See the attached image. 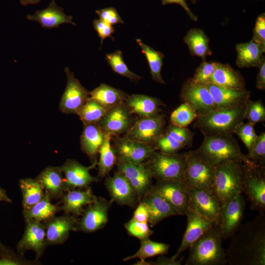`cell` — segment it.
<instances>
[{"label":"cell","mask_w":265,"mask_h":265,"mask_svg":"<svg viewBox=\"0 0 265 265\" xmlns=\"http://www.w3.org/2000/svg\"><path fill=\"white\" fill-rule=\"evenodd\" d=\"M225 251L230 265H265V216L259 214L239 227Z\"/></svg>","instance_id":"obj_1"},{"label":"cell","mask_w":265,"mask_h":265,"mask_svg":"<svg viewBox=\"0 0 265 265\" xmlns=\"http://www.w3.org/2000/svg\"><path fill=\"white\" fill-rule=\"evenodd\" d=\"M195 151L214 167L229 161H240L248 166L256 165L241 152L232 135L205 134L201 146Z\"/></svg>","instance_id":"obj_2"},{"label":"cell","mask_w":265,"mask_h":265,"mask_svg":"<svg viewBox=\"0 0 265 265\" xmlns=\"http://www.w3.org/2000/svg\"><path fill=\"white\" fill-rule=\"evenodd\" d=\"M223 239L220 230L215 223L190 246L185 265L226 264Z\"/></svg>","instance_id":"obj_3"},{"label":"cell","mask_w":265,"mask_h":265,"mask_svg":"<svg viewBox=\"0 0 265 265\" xmlns=\"http://www.w3.org/2000/svg\"><path fill=\"white\" fill-rule=\"evenodd\" d=\"M245 105L214 108L198 116L194 125L204 135H232L236 127L244 119Z\"/></svg>","instance_id":"obj_4"},{"label":"cell","mask_w":265,"mask_h":265,"mask_svg":"<svg viewBox=\"0 0 265 265\" xmlns=\"http://www.w3.org/2000/svg\"><path fill=\"white\" fill-rule=\"evenodd\" d=\"M244 164L229 161L215 167L213 194L220 206L243 192Z\"/></svg>","instance_id":"obj_5"},{"label":"cell","mask_w":265,"mask_h":265,"mask_svg":"<svg viewBox=\"0 0 265 265\" xmlns=\"http://www.w3.org/2000/svg\"><path fill=\"white\" fill-rule=\"evenodd\" d=\"M143 163L153 178L158 180H173L183 182L186 168V153L166 154L155 151Z\"/></svg>","instance_id":"obj_6"},{"label":"cell","mask_w":265,"mask_h":265,"mask_svg":"<svg viewBox=\"0 0 265 265\" xmlns=\"http://www.w3.org/2000/svg\"><path fill=\"white\" fill-rule=\"evenodd\" d=\"M186 168L183 182L213 194L215 167L201 158L195 151L186 153Z\"/></svg>","instance_id":"obj_7"},{"label":"cell","mask_w":265,"mask_h":265,"mask_svg":"<svg viewBox=\"0 0 265 265\" xmlns=\"http://www.w3.org/2000/svg\"><path fill=\"white\" fill-rule=\"evenodd\" d=\"M243 192L248 198L252 210L259 214L265 210V167L244 164Z\"/></svg>","instance_id":"obj_8"},{"label":"cell","mask_w":265,"mask_h":265,"mask_svg":"<svg viewBox=\"0 0 265 265\" xmlns=\"http://www.w3.org/2000/svg\"><path fill=\"white\" fill-rule=\"evenodd\" d=\"M245 201L239 194L220 206L219 216L215 223L223 239L232 237L241 226L244 217Z\"/></svg>","instance_id":"obj_9"},{"label":"cell","mask_w":265,"mask_h":265,"mask_svg":"<svg viewBox=\"0 0 265 265\" xmlns=\"http://www.w3.org/2000/svg\"><path fill=\"white\" fill-rule=\"evenodd\" d=\"M115 165L129 181L139 201L152 188V177L143 163H133L116 159Z\"/></svg>","instance_id":"obj_10"},{"label":"cell","mask_w":265,"mask_h":265,"mask_svg":"<svg viewBox=\"0 0 265 265\" xmlns=\"http://www.w3.org/2000/svg\"><path fill=\"white\" fill-rule=\"evenodd\" d=\"M112 203L104 198L96 196L82 212L78 220V231L92 233L105 226L108 221V212Z\"/></svg>","instance_id":"obj_11"},{"label":"cell","mask_w":265,"mask_h":265,"mask_svg":"<svg viewBox=\"0 0 265 265\" xmlns=\"http://www.w3.org/2000/svg\"><path fill=\"white\" fill-rule=\"evenodd\" d=\"M181 96L198 116L206 114L215 108L213 101L207 84L193 82L188 79L182 86Z\"/></svg>","instance_id":"obj_12"},{"label":"cell","mask_w":265,"mask_h":265,"mask_svg":"<svg viewBox=\"0 0 265 265\" xmlns=\"http://www.w3.org/2000/svg\"><path fill=\"white\" fill-rule=\"evenodd\" d=\"M165 124L164 118L160 114L139 118L134 121L125 136L153 146L164 132Z\"/></svg>","instance_id":"obj_13"},{"label":"cell","mask_w":265,"mask_h":265,"mask_svg":"<svg viewBox=\"0 0 265 265\" xmlns=\"http://www.w3.org/2000/svg\"><path fill=\"white\" fill-rule=\"evenodd\" d=\"M152 189L161 195L180 215H186L189 202L185 185L182 181L158 180Z\"/></svg>","instance_id":"obj_14"},{"label":"cell","mask_w":265,"mask_h":265,"mask_svg":"<svg viewBox=\"0 0 265 265\" xmlns=\"http://www.w3.org/2000/svg\"><path fill=\"white\" fill-rule=\"evenodd\" d=\"M65 72L67 84L60 100L59 109L65 114H77L89 97L88 92L68 68H65Z\"/></svg>","instance_id":"obj_15"},{"label":"cell","mask_w":265,"mask_h":265,"mask_svg":"<svg viewBox=\"0 0 265 265\" xmlns=\"http://www.w3.org/2000/svg\"><path fill=\"white\" fill-rule=\"evenodd\" d=\"M97 162V160H95L91 165L85 166L74 159L66 160L60 167L63 174L66 191L85 188L98 181V178L90 173V170L95 167Z\"/></svg>","instance_id":"obj_16"},{"label":"cell","mask_w":265,"mask_h":265,"mask_svg":"<svg viewBox=\"0 0 265 265\" xmlns=\"http://www.w3.org/2000/svg\"><path fill=\"white\" fill-rule=\"evenodd\" d=\"M116 159L133 163H143L156 151L154 146L126 136L115 139L113 148Z\"/></svg>","instance_id":"obj_17"},{"label":"cell","mask_w":265,"mask_h":265,"mask_svg":"<svg viewBox=\"0 0 265 265\" xmlns=\"http://www.w3.org/2000/svg\"><path fill=\"white\" fill-rule=\"evenodd\" d=\"M185 189L188 198V207L216 223L220 204L215 195L205 190L186 185Z\"/></svg>","instance_id":"obj_18"},{"label":"cell","mask_w":265,"mask_h":265,"mask_svg":"<svg viewBox=\"0 0 265 265\" xmlns=\"http://www.w3.org/2000/svg\"><path fill=\"white\" fill-rule=\"evenodd\" d=\"M104 184L112 202L134 208L140 202L129 181L118 171L113 176L106 177Z\"/></svg>","instance_id":"obj_19"},{"label":"cell","mask_w":265,"mask_h":265,"mask_svg":"<svg viewBox=\"0 0 265 265\" xmlns=\"http://www.w3.org/2000/svg\"><path fill=\"white\" fill-rule=\"evenodd\" d=\"M134 122L132 114L124 104L109 109L99 124L105 133L117 136L127 133Z\"/></svg>","instance_id":"obj_20"},{"label":"cell","mask_w":265,"mask_h":265,"mask_svg":"<svg viewBox=\"0 0 265 265\" xmlns=\"http://www.w3.org/2000/svg\"><path fill=\"white\" fill-rule=\"evenodd\" d=\"M26 223L23 236L17 244L18 253L23 256L25 252L33 250L36 260L40 258L44 251L46 243V229L44 223L31 220Z\"/></svg>","instance_id":"obj_21"},{"label":"cell","mask_w":265,"mask_h":265,"mask_svg":"<svg viewBox=\"0 0 265 265\" xmlns=\"http://www.w3.org/2000/svg\"><path fill=\"white\" fill-rule=\"evenodd\" d=\"M187 217V225L181 244L176 253L172 257L177 259L206 231L215 223L196 212L188 207L186 214Z\"/></svg>","instance_id":"obj_22"},{"label":"cell","mask_w":265,"mask_h":265,"mask_svg":"<svg viewBox=\"0 0 265 265\" xmlns=\"http://www.w3.org/2000/svg\"><path fill=\"white\" fill-rule=\"evenodd\" d=\"M77 219L75 216L65 214L54 216L45 224L46 245H55L64 243L71 231H78Z\"/></svg>","instance_id":"obj_23"},{"label":"cell","mask_w":265,"mask_h":265,"mask_svg":"<svg viewBox=\"0 0 265 265\" xmlns=\"http://www.w3.org/2000/svg\"><path fill=\"white\" fill-rule=\"evenodd\" d=\"M207 85L212 96L215 108L244 105L249 100L250 92L245 89L227 88L212 83Z\"/></svg>","instance_id":"obj_24"},{"label":"cell","mask_w":265,"mask_h":265,"mask_svg":"<svg viewBox=\"0 0 265 265\" xmlns=\"http://www.w3.org/2000/svg\"><path fill=\"white\" fill-rule=\"evenodd\" d=\"M149 213L151 227H153L163 219L179 213L159 194L151 189L141 199Z\"/></svg>","instance_id":"obj_25"},{"label":"cell","mask_w":265,"mask_h":265,"mask_svg":"<svg viewBox=\"0 0 265 265\" xmlns=\"http://www.w3.org/2000/svg\"><path fill=\"white\" fill-rule=\"evenodd\" d=\"M95 197L89 186L85 188L68 190L61 196L62 206L60 209L66 214L75 216L80 215Z\"/></svg>","instance_id":"obj_26"},{"label":"cell","mask_w":265,"mask_h":265,"mask_svg":"<svg viewBox=\"0 0 265 265\" xmlns=\"http://www.w3.org/2000/svg\"><path fill=\"white\" fill-rule=\"evenodd\" d=\"M26 19L36 22L46 28L58 27L62 24L76 25L72 20L73 17L65 14L63 9L58 6L54 0L46 8L27 15Z\"/></svg>","instance_id":"obj_27"},{"label":"cell","mask_w":265,"mask_h":265,"mask_svg":"<svg viewBox=\"0 0 265 265\" xmlns=\"http://www.w3.org/2000/svg\"><path fill=\"white\" fill-rule=\"evenodd\" d=\"M236 50V64L240 68L258 67L265 59L263 53L265 47L252 39L249 42L237 44Z\"/></svg>","instance_id":"obj_28"},{"label":"cell","mask_w":265,"mask_h":265,"mask_svg":"<svg viewBox=\"0 0 265 265\" xmlns=\"http://www.w3.org/2000/svg\"><path fill=\"white\" fill-rule=\"evenodd\" d=\"M125 105L132 113L139 118L150 117L159 114L162 103L157 98L143 94L128 96Z\"/></svg>","instance_id":"obj_29"},{"label":"cell","mask_w":265,"mask_h":265,"mask_svg":"<svg viewBox=\"0 0 265 265\" xmlns=\"http://www.w3.org/2000/svg\"><path fill=\"white\" fill-rule=\"evenodd\" d=\"M35 179L51 198L61 197L66 191L63 174L60 167H47Z\"/></svg>","instance_id":"obj_30"},{"label":"cell","mask_w":265,"mask_h":265,"mask_svg":"<svg viewBox=\"0 0 265 265\" xmlns=\"http://www.w3.org/2000/svg\"><path fill=\"white\" fill-rule=\"evenodd\" d=\"M209 83L227 88L243 89L245 82L240 73L229 64L217 62Z\"/></svg>","instance_id":"obj_31"},{"label":"cell","mask_w":265,"mask_h":265,"mask_svg":"<svg viewBox=\"0 0 265 265\" xmlns=\"http://www.w3.org/2000/svg\"><path fill=\"white\" fill-rule=\"evenodd\" d=\"M105 136V133L99 123L84 125L80 136L81 149L93 161L97 160L96 156L103 143Z\"/></svg>","instance_id":"obj_32"},{"label":"cell","mask_w":265,"mask_h":265,"mask_svg":"<svg viewBox=\"0 0 265 265\" xmlns=\"http://www.w3.org/2000/svg\"><path fill=\"white\" fill-rule=\"evenodd\" d=\"M88 95L108 109L124 104L128 96L124 92L104 83L88 92Z\"/></svg>","instance_id":"obj_33"},{"label":"cell","mask_w":265,"mask_h":265,"mask_svg":"<svg viewBox=\"0 0 265 265\" xmlns=\"http://www.w3.org/2000/svg\"><path fill=\"white\" fill-rule=\"evenodd\" d=\"M51 198L49 194L45 191L41 200L23 213L25 222L35 220L46 223L55 216L57 212L60 210V207L57 205L52 204Z\"/></svg>","instance_id":"obj_34"},{"label":"cell","mask_w":265,"mask_h":265,"mask_svg":"<svg viewBox=\"0 0 265 265\" xmlns=\"http://www.w3.org/2000/svg\"><path fill=\"white\" fill-rule=\"evenodd\" d=\"M184 41L192 55L198 56L204 60L207 56L212 53L209 46L210 39L201 29L195 28L189 30L184 38Z\"/></svg>","instance_id":"obj_35"},{"label":"cell","mask_w":265,"mask_h":265,"mask_svg":"<svg viewBox=\"0 0 265 265\" xmlns=\"http://www.w3.org/2000/svg\"><path fill=\"white\" fill-rule=\"evenodd\" d=\"M19 186L22 194L23 213L41 200L45 193L42 186L36 179H21Z\"/></svg>","instance_id":"obj_36"},{"label":"cell","mask_w":265,"mask_h":265,"mask_svg":"<svg viewBox=\"0 0 265 265\" xmlns=\"http://www.w3.org/2000/svg\"><path fill=\"white\" fill-rule=\"evenodd\" d=\"M136 41L148 61L152 80L159 83L164 84L161 75L163 54L146 45L140 39H136Z\"/></svg>","instance_id":"obj_37"},{"label":"cell","mask_w":265,"mask_h":265,"mask_svg":"<svg viewBox=\"0 0 265 265\" xmlns=\"http://www.w3.org/2000/svg\"><path fill=\"white\" fill-rule=\"evenodd\" d=\"M111 135L105 133V139L98 153L99 159L97 162L99 176L104 177L111 170L116 161V157L111 145Z\"/></svg>","instance_id":"obj_38"},{"label":"cell","mask_w":265,"mask_h":265,"mask_svg":"<svg viewBox=\"0 0 265 265\" xmlns=\"http://www.w3.org/2000/svg\"><path fill=\"white\" fill-rule=\"evenodd\" d=\"M170 245L165 243L151 240L149 238L141 240L139 249L133 255L123 259L124 261L133 259L145 260L147 258L166 254Z\"/></svg>","instance_id":"obj_39"},{"label":"cell","mask_w":265,"mask_h":265,"mask_svg":"<svg viewBox=\"0 0 265 265\" xmlns=\"http://www.w3.org/2000/svg\"><path fill=\"white\" fill-rule=\"evenodd\" d=\"M108 109L98 102L88 98L85 103L78 111L80 117L84 125L99 123Z\"/></svg>","instance_id":"obj_40"},{"label":"cell","mask_w":265,"mask_h":265,"mask_svg":"<svg viewBox=\"0 0 265 265\" xmlns=\"http://www.w3.org/2000/svg\"><path fill=\"white\" fill-rule=\"evenodd\" d=\"M106 60L112 70L115 73L129 79L132 81H138L141 77L131 71L124 62L122 53L118 50L108 53Z\"/></svg>","instance_id":"obj_41"},{"label":"cell","mask_w":265,"mask_h":265,"mask_svg":"<svg viewBox=\"0 0 265 265\" xmlns=\"http://www.w3.org/2000/svg\"><path fill=\"white\" fill-rule=\"evenodd\" d=\"M197 116L195 111L184 102L171 113L170 119L172 125L186 128L195 120Z\"/></svg>","instance_id":"obj_42"},{"label":"cell","mask_w":265,"mask_h":265,"mask_svg":"<svg viewBox=\"0 0 265 265\" xmlns=\"http://www.w3.org/2000/svg\"><path fill=\"white\" fill-rule=\"evenodd\" d=\"M38 263L36 259L33 261L25 259L22 255L16 254L0 241V265H30Z\"/></svg>","instance_id":"obj_43"},{"label":"cell","mask_w":265,"mask_h":265,"mask_svg":"<svg viewBox=\"0 0 265 265\" xmlns=\"http://www.w3.org/2000/svg\"><path fill=\"white\" fill-rule=\"evenodd\" d=\"M244 119L248 122L255 125L265 120V107L261 100H249L245 105Z\"/></svg>","instance_id":"obj_44"},{"label":"cell","mask_w":265,"mask_h":265,"mask_svg":"<svg viewBox=\"0 0 265 265\" xmlns=\"http://www.w3.org/2000/svg\"><path fill=\"white\" fill-rule=\"evenodd\" d=\"M246 157L256 165L265 167V133L258 135Z\"/></svg>","instance_id":"obj_45"},{"label":"cell","mask_w":265,"mask_h":265,"mask_svg":"<svg viewBox=\"0 0 265 265\" xmlns=\"http://www.w3.org/2000/svg\"><path fill=\"white\" fill-rule=\"evenodd\" d=\"M154 146L156 150L166 154L177 153L184 148L180 143L165 131L158 137Z\"/></svg>","instance_id":"obj_46"},{"label":"cell","mask_w":265,"mask_h":265,"mask_svg":"<svg viewBox=\"0 0 265 265\" xmlns=\"http://www.w3.org/2000/svg\"><path fill=\"white\" fill-rule=\"evenodd\" d=\"M124 227L129 235L141 240L149 238L153 234L148 223L140 222L132 219L124 224Z\"/></svg>","instance_id":"obj_47"},{"label":"cell","mask_w":265,"mask_h":265,"mask_svg":"<svg viewBox=\"0 0 265 265\" xmlns=\"http://www.w3.org/2000/svg\"><path fill=\"white\" fill-rule=\"evenodd\" d=\"M234 133L238 136L248 151L258 136L254 129V125L248 122H242L238 125L235 129Z\"/></svg>","instance_id":"obj_48"},{"label":"cell","mask_w":265,"mask_h":265,"mask_svg":"<svg viewBox=\"0 0 265 265\" xmlns=\"http://www.w3.org/2000/svg\"><path fill=\"white\" fill-rule=\"evenodd\" d=\"M216 65L217 62H208L204 59L196 69L191 80L196 83L205 84L209 83Z\"/></svg>","instance_id":"obj_49"},{"label":"cell","mask_w":265,"mask_h":265,"mask_svg":"<svg viewBox=\"0 0 265 265\" xmlns=\"http://www.w3.org/2000/svg\"><path fill=\"white\" fill-rule=\"evenodd\" d=\"M165 132L173 137L184 147L192 144L193 133L186 128L180 127L171 124L167 127Z\"/></svg>","instance_id":"obj_50"},{"label":"cell","mask_w":265,"mask_h":265,"mask_svg":"<svg viewBox=\"0 0 265 265\" xmlns=\"http://www.w3.org/2000/svg\"><path fill=\"white\" fill-rule=\"evenodd\" d=\"M96 13L100 19L112 26L114 24L123 23L117 10L113 7L98 10L96 11Z\"/></svg>","instance_id":"obj_51"},{"label":"cell","mask_w":265,"mask_h":265,"mask_svg":"<svg viewBox=\"0 0 265 265\" xmlns=\"http://www.w3.org/2000/svg\"><path fill=\"white\" fill-rule=\"evenodd\" d=\"M252 39L265 47V14H260L256 19Z\"/></svg>","instance_id":"obj_52"},{"label":"cell","mask_w":265,"mask_h":265,"mask_svg":"<svg viewBox=\"0 0 265 265\" xmlns=\"http://www.w3.org/2000/svg\"><path fill=\"white\" fill-rule=\"evenodd\" d=\"M93 27L101 38V44H103V41L107 37H111V35L114 32L113 26L101 19L94 20L93 22Z\"/></svg>","instance_id":"obj_53"},{"label":"cell","mask_w":265,"mask_h":265,"mask_svg":"<svg viewBox=\"0 0 265 265\" xmlns=\"http://www.w3.org/2000/svg\"><path fill=\"white\" fill-rule=\"evenodd\" d=\"M132 219L138 222L148 223V212L145 205L141 201L137 205Z\"/></svg>","instance_id":"obj_54"},{"label":"cell","mask_w":265,"mask_h":265,"mask_svg":"<svg viewBox=\"0 0 265 265\" xmlns=\"http://www.w3.org/2000/svg\"><path fill=\"white\" fill-rule=\"evenodd\" d=\"M259 72L256 78V88L259 90L265 89V59L259 66Z\"/></svg>","instance_id":"obj_55"},{"label":"cell","mask_w":265,"mask_h":265,"mask_svg":"<svg viewBox=\"0 0 265 265\" xmlns=\"http://www.w3.org/2000/svg\"><path fill=\"white\" fill-rule=\"evenodd\" d=\"M183 260V257L178 260L174 259L172 257L167 258L161 256L156 261H151L150 263L151 265H181Z\"/></svg>","instance_id":"obj_56"},{"label":"cell","mask_w":265,"mask_h":265,"mask_svg":"<svg viewBox=\"0 0 265 265\" xmlns=\"http://www.w3.org/2000/svg\"><path fill=\"white\" fill-rule=\"evenodd\" d=\"M163 5L170 3H176L181 5L186 11L191 20L197 21L198 18L195 16L188 7L186 0H161Z\"/></svg>","instance_id":"obj_57"},{"label":"cell","mask_w":265,"mask_h":265,"mask_svg":"<svg viewBox=\"0 0 265 265\" xmlns=\"http://www.w3.org/2000/svg\"><path fill=\"white\" fill-rule=\"evenodd\" d=\"M0 202L12 203V200L7 195L5 190L0 187Z\"/></svg>","instance_id":"obj_58"},{"label":"cell","mask_w":265,"mask_h":265,"mask_svg":"<svg viewBox=\"0 0 265 265\" xmlns=\"http://www.w3.org/2000/svg\"><path fill=\"white\" fill-rule=\"evenodd\" d=\"M40 0H20V1L24 6L27 5V4H33L38 3Z\"/></svg>","instance_id":"obj_59"},{"label":"cell","mask_w":265,"mask_h":265,"mask_svg":"<svg viewBox=\"0 0 265 265\" xmlns=\"http://www.w3.org/2000/svg\"><path fill=\"white\" fill-rule=\"evenodd\" d=\"M134 265H151L150 262L146 261L145 260H139Z\"/></svg>","instance_id":"obj_60"},{"label":"cell","mask_w":265,"mask_h":265,"mask_svg":"<svg viewBox=\"0 0 265 265\" xmlns=\"http://www.w3.org/2000/svg\"><path fill=\"white\" fill-rule=\"evenodd\" d=\"M190 0V1H191L192 3H194L196 2V1H197V0Z\"/></svg>","instance_id":"obj_61"}]
</instances>
